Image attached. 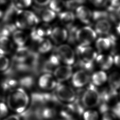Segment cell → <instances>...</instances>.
<instances>
[{
	"mask_svg": "<svg viewBox=\"0 0 120 120\" xmlns=\"http://www.w3.org/2000/svg\"><path fill=\"white\" fill-rule=\"evenodd\" d=\"M7 102V106L10 110L21 114L27 109L30 98L24 89L16 88L9 92Z\"/></svg>",
	"mask_w": 120,
	"mask_h": 120,
	"instance_id": "cell-1",
	"label": "cell"
},
{
	"mask_svg": "<svg viewBox=\"0 0 120 120\" xmlns=\"http://www.w3.org/2000/svg\"><path fill=\"white\" fill-rule=\"evenodd\" d=\"M39 19L33 12L29 10H19L15 20L16 28L20 29L33 28L37 26Z\"/></svg>",
	"mask_w": 120,
	"mask_h": 120,
	"instance_id": "cell-2",
	"label": "cell"
},
{
	"mask_svg": "<svg viewBox=\"0 0 120 120\" xmlns=\"http://www.w3.org/2000/svg\"><path fill=\"white\" fill-rule=\"evenodd\" d=\"M82 102L85 108H93L99 105L100 92L92 83H90L83 91Z\"/></svg>",
	"mask_w": 120,
	"mask_h": 120,
	"instance_id": "cell-3",
	"label": "cell"
},
{
	"mask_svg": "<svg viewBox=\"0 0 120 120\" xmlns=\"http://www.w3.org/2000/svg\"><path fill=\"white\" fill-rule=\"evenodd\" d=\"M97 33L94 30L89 26L78 29L76 33V41L80 45L89 46L96 38Z\"/></svg>",
	"mask_w": 120,
	"mask_h": 120,
	"instance_id": "cell-4",
	"label": "cell"
},
{
	"mask_svg": "<svg viewBox=\"0 0 120 120\" xmlns=\"http://www.w3.org/2000/svg\"><path fill=\"white\" fill-rule=\"evenodd\" d=\"M55 89L54 94L60 101L71 103L75 100L76 93L71 87L58 83Z\"/></svg>",
	"mask_w": 120,
	"mask_h": 120,
	"instance_id": "cell-5",
	"label": "cell"
},
{
	"mask_svg": "<svg viewBox=\"0 0 120 120\" xmlns=\"http://www.w3.org/2000/svg\"><path fill=\"white\" fill-rule=\"evenodd\" d=\"M61 61L66 65L71 66L75 61V53L73 49L68 45L62 44L55 50Z\"/></svg>",
	"mask_w": 120,
	"mask_h": 120,
	"instance_id": "cell-6",
	"label": "cell"
},
{
	"mask_svg": "<svg viewBox=\"0 0 120 120\" xmlns=\"http://www.w3.org/2000/svg\"><path fill=\"white\" fill-rule=\"evenodd\" d=\"M76 52L79 58V61L93 63L98 54L96 51L91 47L78 45L76 48Z\"/></svg>",
	"mask_w": 120,
	"mask_h": 120,
	"instance_id": "cell-7",
	"label": "cell"
},
{
	"mask_svg": "<svg viewBox=\"0 0 120 120\" xmlns=\"http://www.w3.org/2000/svg\"><path fill=\"white\" fill-rule=\"evenodd\" d=\"M52 28L47 23H43L38 26H36L32 29L30 32L31 39L38 43L45 38V37L50 36Z\"/></svg>",
	"mask_w": 120,
	"mask_h": 120,
	"instance_id": "cell-8",
	"label": "cell"
},
{
	"mask_svg": "<svg viewBox=\"0 0 120 120\" xmlns=\"http://www.w3.org/2000/svg\"><path fill=\"white\" fill-rule=\"evenodd\" d=\"M60 60L55 52L52 53L46 60L43 61L41 68V72L43 73L51 74L59 66Z\"/></svg>",
	"mask_w": 120,
	"mask_h": 120,
	"instance_id": "cell-9",
	"label": "cell"
},
{
	"mask_svg": "<svg viewBox=\"0 0 120 120\" xmlns=\"http://www.w3.org/2000/svg\"><path fill=\"white\" fill-rule=\"evenodd\" d=\"M53 73L54 77L57 82H63L72 77L73 69L69 65L59 66Z\"/></svg>",
	"mask_w": 120,
	"mask_h": 120,
	"instance_id": "cell-10",
	"label": "cell"
},
{
	"mask_svg": "<svg viewBox=\"0 0 120 120\" xmlns=\"http://www.w3.org/2000/svg\"><path fill=\"white\" fill-rule=\"evenodd\" d=\"M58 84L57 80L51 74L45 73L38 79V84L40 88L45 90H51L55 89Z\"/></svg>",
	"mask_w": 120,
	"mask_h": 120,
	"instance_id": "cell-11",
	"label": "cell"
},
{
	"mask_svg": "<svg viewBox=\"0 0 120 120\" xmlns=\"http://www.w3.org/2000/svg\"><path fill=\"white\" fill-rule=\"evenodd\" d=\"M90 77L87 72L83 70L76 71L72 76V83L76 88H82L89 82Z\"/></svg>",
	"mask_w": 120,
	"mask_h": 120,
	"instance_id": "cell-12",
	"label": "cell"
},
{
	"mask_svg": "<svg viewBox=\"0 0 120 120\" xmlns=\"http://www.w3.org/2000/svg\"><path fill=\"white\" fill-rule=\"evenodd\" d=\"M115 38L113 35H109L108 37H100L96 41V47L99 52L109 50L115 45Z\"/></svg>",
	"mask_w": 120,
	"mask_h": 120,
	"instance_id": "cell-13",
	"label": "cell"
},
{
	"mask_svg": "<svg viewBox=\"0 0 120 120\" xmlns=\"http://www.w3.org/2000/svg\"><path fill=\"white\" fill-rule=\"evenodd\" d=\"M52 40L57 44H60L68 39V32L64 28L56 27L52 29L50 35Z\"/></svg>",
	"mask_w": 120,
	"mask_h": 120,
	"instance_id": "cell-14",
	"label": "cell"
},
{
	"mask_svg": "<svg viewBox=\"0 0 120 120\" xmlns=\"http://www.w3.org/2000/svg\"><path fill=\"white\" fill-rule=\"evenodd\" d=\"M31 52L29 47L25 45L18 47L13 54L12 60L18 63L24 62L29 57Z\"/></svg>",
	"mask_w": 120,
	"mask_h": 120,
	"instance_id": "cell-15",
	"label": "cell"
},
{
	"mask_svg": "<svg viewBox=\"0 0 120 120\" xmlns=\"http://www.w3.org/2000/svg\"><path fill=\"white\" fill-rule=\"evenodd\" d=\"M92 12L87 7L80 6L75 9V16L82 22L88 24L92 20Z\"/></svg>",
	"mask_w": 120,
	"mask_h": 120,
	"instance_id": "cell-16",
	"label": "cell"
},
{
	"mask_svg": "<svg viewBox=\"0 0 120 120\" xmlns=\"http://www.w3.org/2000/svg\"><path fill=\"white\" fill-rule=\"evenodd\" d=\"M95 60L102 70L109 69L113 63V58L109 54H100L98 55Z\"/></svg>",
	"mask_w": 120,
	"mask_h": 120,
	"instance_id": "cell-17",
	"label": "cell"
},
{
	"mask_svg": "<svg viewBox=\"0 0 120 120\" xmlns=\"http://www.w3.org/2000/svg\"><path fill=\"white\" fill-rule=\"evenodd\" d=\"M111 29V22L107 19H103L97 22L95 26V31L100 35H108Z\"/></svg>",
	"mask_w": 120,
	"mask_h": 120,
	"instance_id": "cell-18",
	"label": "cell"
},
{
	"mask_svg": "<svg viewBox=\"0 0 120 120\" xmlns=\"http://www.w3.org/2000/svg\"><path fill=\"white\" fill-rule=\"evenodd\" d=\"M75 14L70 11L61 12L58 14L60 21L68 28L73 25L75 20Z\"/></svg>",
	"mask_w": 120,
	"mask_h": 120,
	"instance_id": "cell-19",
	"label": "cell"
},
{
	"mask_svg": "<svg viewBox=\"0 0 120 120\" xmlns=\"http://www.w3.org/2000/svg\"><path fill=\"white\" fill-rule=\"evenodd\" d=\"M36 11L39 15L42 20L46 23L53 21L56 17V14L50 8H36Z\"/></svg>",
	"mask_w": 120,
	"mask_h": 120,
	"instance_id": "cell-20",
	"label": "cell"
},
{
	"mask_svg": "<svg viewBox=\"0 0 120 120\" xmlns=\"http://www.w3.org/2000/svg\"><path fill=\"white\" fill-rule=\"evenodd\" d=\"M13 49V44L8 37H0V54L10 53Z\"/></svg>",
	"mask_w": 120,
	"mask_h": 120,
	"instance_id": "cell-21",
	"label": "cell"
},
{
	"mask_svg": "<svg viewBox=\"0 0 120 120\" xmlns=\"http://www.w3.org/2000/svg\"><path fill=\"white\" fill-rule=\"evenodd\" d=\"M12 35L14 42L18 47L24 46L28 39V35L21 30H15Z\"/></svg>",
	"mask_w": 120,
	"mask_h": 120,
	"instance_id": "cell-22",
	"label": "cell"
},
{
	"mask_svg": "<svg viewBox=\"0 0 120 120\" xmlns=\"http://www.w3.org/2000/svg\"><path fill=\"white\" fill-rule=\"evenodd\" d=\"M92 83L97 86H99L105 83L107 80V76L104 71H98L94 73L91 76Z\"/></svg>",
	"mask_w": 120,
	"mask_h": 120,
	"instance_id": "cell-23",
	"label": "cell"
},
{
	"mask_svg": "<svg viewBox=\"0 0 120 120\" xmlns=\"http://www.w3.org/2000/svg\"><path fill=\"white\" fill-rule=\"evenodd\" d=\"M110 88L117 90L120 88V73L114 72L110 75L108 78Z\"/></svg>",
	"mask_w": 120,
	"mask_h": 120,
	"instance_id": "cell-24",
	"label": "cell"
},
{
	"mask_svg": "<svg viewBox=\"0 0 120 120\" xmlns=\"http://www.w3.org/2000/svg\"><path fill=\"white\" fill-rule=\"evenodd\" d=\"M19 85L18 80L15 79L12 77H8L4 80L1 83V87L5 91H9L16 88L17 86Z\"/></svg>",
	"mask_w": 120,
	"mask_h": 120,
	"instance_id": "cell-25",
	"label": "cell"
},
{
	"mask_svg": "<svg viewBox=\"0 0 120 120\" xmlns=\"http://www.w3.org/2000/svg\"><path fill=\"white\" fill-rule=\"evenodd\" d=\"M38 50L39 53H45L49 52L52 47L51 41L46 38H44L39 42Z\"/></svg>",
	"mask_w": 120,
	"mask_h": 120,
	"instance_id": "cell-26",
	"label": "cell"
},
{
	"mask_svg": "<svg viewBox=\"0 0 120 120\" xmlns=\"http://www.w3.org/2000/svg\"><path fill=\"white\" fill-rule=\"evenodd\" d=\"M18 82L19 85H21V88L30 89L34 84V79L32 76L26 75L20 78L18 80Z\"/></svg>",
	"mask_w": 120,
	"mask_h": 120,
	"instance_id": "cell-27",
	"label": "cell"
},
{
	"mask_svg": "<svg viewBox=\"0 0 120 120\" xmlns=\"http://www.w3.org/2000/svg\"><path fill=\"white\" fill-rule=\"evenodd\" d=\"M49 7L54 12H61L65 7L66 2L63 0H51Z\"/></svg>",
	"mask_w": 120,
	"mask_h": 120,
	"instance_id": "cell-28",
	"label": "cell"
},
{
	"mask_svg": "<svg viewBox=\"0 0 120 120\" xmlns=\"http://www.w3.org/2000/svg\"><path fill=\"white\" fill-rule=\"evenodd\" d=\"M83 120H98L99 114L94 110H87L84 111L82 114Z\"/></svg>",
	"mask_w": 120,
	"mask_h": 120,
	"instance_id": "cell-29",
	"label": "cell"
},
{
	"mask_svg": "<svg viewBox=\"0 0 120 120\" xmlns=\"http://www.w3.org/2000/svg\"><path fill=\"white\" fill-rule=\"evenodd\" d=\"M108 19V14L107 11L95 10L92 13V20L98 21L103 19Z\"/></svg>",
	"mask_w": 120,
	"mask_h": 120,
	"instance_id": "cell-30",
	"label": "cell"
},
{
	"mask_svg": "<svg viewBox=\"0 0 120 120\" xmlns=\"http://www.w3.org/2000/svg\"><path fill=\"white\" fill-rule=\"evenodd\" d=\"M32 0H13L12 3L18 9L27 8L30 7Z\"/></svg>",
	"mask_w": 120,
	"mask_h": 120,
	"instance_id": "cell-31",
	"label": "cell"
},
{
	"mask_svg": "<svg viewBox=\"0 0 120 120\" xmlns=\"http://www.w3.org/2000/svg\"><path fill=\"white\" fill-rule=\"evenodd\" d=\"M85 0H68L66 2L65 7L70 10L75 9L83 3Z\"/></svg>",
	"mask_w": 120,
	"mask_h": 120,
	"instance_id": "cell-32",
	"label": "cell"
},
{
	"mask_svg": "<svg viewBox=\"0 0 120 120\" xmlns=\"http://www.w3.org/2000/svg\"><path fill=\"white\" fill-rule=\"evenodd\" d=\"M10 66L9 59L5 55L0 54V71H5Z\"/></svg>",
	"mask_w": 120,
	"mask_h": 120,
	"instance_id": "cell-33",
	"label": "cell"
},
{
	"mask_svg": "<svg viewBox=\"0 0 120 120\" xmlns=\"http://www.w3.org/2000/svg\"><path fill=\"white\" fill-rule=\"evenodd\" d=\"M111 111L114 117L120 119V102L118 101L111 108Z\"/></svg>",
	"mask_w": 120,
	"mask_h": 120,
	"instance_id": "cell-34",
	"label": "cell"
},
{
	"mask_svg": "<svg viewBox=\"0 0 120 120\" xmlns=\"http://www.w3.org/2000/svg\"><path fill=\"white\" fill-rule=\"evenodd\" d=\"M8 112V106L3 102H0V118L6 117Z\"/></svg>",
	"mask_w": 120,
	"mask_h": 120,
	"instance_id": "cell-35",
	"label": "cell"
},
{
	"mask_svg": "<svg viewBox=\"0 0 120 120\" xmlns=\"http://www.w3.org/2000/svg\"><path fill=\"white\" fill-rule=\"evenodd\" d=\"M90 1L97 7L105 6L107 3V0H90Z\"/></svg>",
	"mask_w": 120,
	"mask_h": 120,
	"instance_id": "cell-36",
	"label": "cell"
},
{
	"mask_svg": "<svg viewBox=\"0 0 120 120\" xmlns=\"http://www.w3.org/2000/svg\"><path fill=\"white\" fill-rule=\"evenodd\" d=\"M35 3L39 6H45L49 4L51 0H33Z\"/></svg>",
	"mask_w": 120,
	"mask_h": 120,
	"instance_id": "cell-37",
	"label": "cell"
},
{
	"mask_svg": "<svg viewBox=\"0 0 120 120\" xmlns=\"http://www.w3.org/2000/svg\"><path fill=\"white\" fill-rule=\"evenodd\" d=\"M113 63L116 66L120 68V54H117L113 58Z\"/></svg>",
	"mask_w": 120,
	"mask_h": 120,
	"instance_id": "cell-38",
	"label": "cell"
},
{
	"mask_svg": "<svg viewBox=\"0 0 120 120\" xmlns=\"http://www.w3.org/2000/svg\"><path fill=\"white\" fill-rule=\"evenodd\" d=\"M3 120H21V119L18 115H11L5 118Z\"/></svg>",
	"mask_w": 120,
	"mask_h": 120,
	"instance_id": "cell-39",
	"label": "cell"
},
{
	"mask_svg": "<svg viewBox=\"0 0 120 120\" xmlns=\"http://www.w3.org/2000/svg\"><path fill=\"white\" fill-rule=\"evenodd\" d=\"M112 116H113L112 114V116H111V115H110L109 113L106 112L104 114L102 120H113Z\"/></svg>",
	"mask_w": 120,
	"mask_h": 120,
	"instance_id": "cell-40",
	"label": "cell"
},
{
	"mask_svg": "<svg viewBox=\"0 0 120 120\" xmlns=\"http://www.w3.org/2000/svg\"><path fill=\"white\" fill-rule=\"evenodd\" d=\"M116 31L117 33L120 35V22H118L116 26Z\"/></svg>",
	"mask_w": 120,
	"mask_h": 120,
	"instance_id": "cell-41",
	"label": "cell"
},
{
	"mask_svg": "<svg viewBox=\"0 0 120 120\" xmlns=\"http://www.w3.org/2000/svg\"><path fill=\"white\" fill-rule=\"evenodd\" d=\"M116 12H117V14L118 15V16L119 19H120V6H119L118 7V8H117Z\"/></svg>",
	"mask_w": 120,
	"mask_h": 120,
	"instance_id": "cell-42",
	"label": "cell"
},
{
	"mask_svg": "<svg viewBox=\"0 0 120 120\" xmlns=\"http://www.w3.org/2000/svg\"><path fill=\"white\" fill-rule=\"evenodd\" d=\"M6 1V0H0V4H4Z\"/></svg>",
	"mask_w": 120,
	"mask_h": 120,
	"instance_id": "cell-43",
	"label": "cell"
},
{
	"mask_svg": "<svg viewBox=\"0 0 120 120\" xmlns=\"http://www.w3.org/2000/svg\"><path fill=\"white\" fill-rule=\"evenodd\" d=\"M3 15V14L2 12V11L0 9V18H1V17H2Z\"/></svg>",
	"mask_w": 120,
	"mask_h": 120,
	"instance_id": "cell-44",
	"label": "cell"
},
{
	"mask_svg": "<svg viewBox=\"0 0 120 120\" xmlns=\"http://www.w3.org/2000/svg\"></svg>",
	"mask_w": 120,
	"mask_h": 120,
	"instance_id": "cell-45",
	"label": "cell"
}]
</instances>
